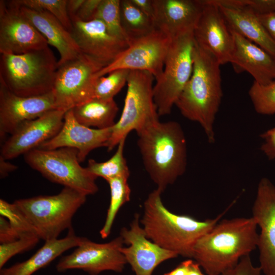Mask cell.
<instances>
[{"instance_id": "cell-1", "label": "cell", "mask_w": 275, "mask_h": 275, "mask_svg": "<svg viewBox=\"0 0 275 275\" xmlns=\"http://www.w3.org/2000/svg\"><path fill=\"white\" fill-rule=\"evenodd\" d=\"M257 227L252 216L219 221L196 241L191 258L208 275H220L257 248Z\"/></svg>"}, {"instance_id": "cell-2", "label": "cell", "mask_w": 275, "mask_h": 275, "mask_svg": "<svg viewBox=\"0 0 275 275\" xmlns=\"http://www.w3.org/2000/svg\"><path fill=\"white\" fill-rule=\"evenodd\" d=\"M136 133L145 169L163 193L186 169L187 145L183 129L177 122L158 120Z\"/></svg>"}, {"instance_id": "cell-3", "label": "cell", "mask_w": 275, "mask_h": 275, "mask_svg": "<svg viewBox=\"0 0 275 275\" xmlns=\"http://www.w3.org/2000/svg\"><path fill=\"white\" fill-rule=\"evenodd\" d=\"M193 63L191 76L175 105L185 118L199 123L213 143L214 122L223 97L221 65L195 41Z\"/></svg>"}, {"instance_id": "cell-4", "label": "cell", "mask_w": 275, "mask_h": 275, "mask_svg": "<svg viewBox=\"0 0 275 275\" xmlns=\"http://www.w3.org/2000/svg\"><path fill=\"white\" fill-rule=\"evenodd\" d=\"M162 193L157 188L153 190L144 203V213L140 223L146 236L163 249L191 258L196 241L211 230L225 212L214 218L205 221L176 214L164 205L161 198Z\"/></svg>"}, {"instance_id": "cell-5", "label": "cell", "mask_w": 275, "mask_h": 275, "mask_svg": "<svg viewBox=\"0 0 275 275\" xmlns=\"http://www.w3.org/2000/svg\"><path fill=\"white\" fill-rule=\"evenodd\" d=\"M58 66L49 47L19 54L1 53L0 82L18 96L44 95L52 91Z\"/></svg>"}, {"instance_id": "cell-6", "label": "cell", "mask_w": 275, "mask_h": 275, "mask_svg": "<svg viewBox=\"0 0 275 275\" xmlns=\"http://www.w3.org/2000/svg\"><path fill=\"white\" fill-rule=\"evenodd\" d=\"M87 196L64 187L58 194L20 199L14 203L35 234L45 241L58 238L72 228L73 217L86 201Z\"/></svg>"}, {"instance_id": "cell-7", "label": "cell", "mask_w": 275, "mask_h": 275, "mask_svg": "<svg viewBox=\"0 0 275 275\" xmlns=\"http://www.w3.org/2000/svg\"><path fill=\"white\" fill-rule=\"evenodd\" d=\"M24 155L25 162L50 181L71 188L87 196L98 190L97 178L80 164L74 148L33 149Z\"/></svg>"}, {"instance_id": "cell-8", "label": "cell", "mask_w": 275, "mask_h": 275, "mask_svg": "<svg viewBox=\"0 0 275 275\" xmlns=\"http://www.w3.org/2000/svg\"><path fill=\"white\" fill-rule=\"evenodd\" d=\"M154 76L145 71L132 70L128 75L127 89L122 114L112 127L106 147L108 151L126 139L132 130L136 132L159 120L153 98Z\"/></svg>"}, {"instance_id": "cell-9", "label": "cell", "mask_w": 275, "mask_h": 275, "mask_svg": "<svg viewBox=\"0 0 275 275\" xmlns=\"http://www.w3.org/2000/svg\"><path fill=\"white\" fill-rule=\"evenodd\" d=\"M194 32L172 39L163 72L153 86L154 101L159 116L171 113L193 70Z\"/></svg>"}, {"instance_id": "cell-10", "label": "cell", "mask_w": 275, "mask_h": 275, "mask_svg": "<svg viewBox=\"0 0 275 275\" xmlns=\"http://www.w3.org/2000/svg\"><path fill=\"white\" fill-rule=\"evenodd\" d=\"M104 67L81 52L58 64L52 90L57 108L67 111L91 99L94 76Z\"/></svg>"}, {"instance_id": "cell-11", "label": "cell", "mask_w": 275, "mask_h": 275, "mask_svg": "<svg viewBox=\"0 0 275 275\" xmlns=\"http://www.w3.org/2000/svg\"><path fill=\"white\" fill-rule=\"evenodd\" d=\"M172 39L156 29L149 34L131 42L112 63L102 68L94 79L118 69L145 71L155 80L161 76Z\"/></svg>"}, {"instance_id": "cell-12", "label": "cell", "mask_w": 275, "mask_h": 275, "mask_svg": "<svg viewBox=\"0 0 275 275\" xmlns=\"http://www.w3.org/2000/svg\"><path fill=\"white\" fill-rule=\"evenodd\" d=\"M123 244L120 235L103 243L85 237L71 254L61 258L56 269L59 272L81 269L90 275H98L104 271L122 272L127 263L120 251Z\"/></svg>"}, {"instance_id": "cell-13", "label": "cell", "mask_w": 275, "mask_h": 275, "mask_svg": "<svg viewBox=\"0 0 275 275\" xmlns=\"http://www.w3.org/2000/svg\"><path fill=\"white\" fill-rule=\"evenodd\" d=\"M48 47L15 0L0 1V53L19 54Z\"/></svg>"}, {"instance_id": "cell-14", "label": "cell", "mask_w": 275, "mask_h": 275, "mask_svg": "<svg viewBox=\"0 0 275 275\" xmlns=\"http://www.w3.org/2000/svg\"><path fill=\"white\" fill-rule=\"evenodd\" d=\"M252 214L260 228L259 266L265 275H275V186L266 178L259 182Z\"/></svg>"}, {"instance_id": "cell-15", "label": "cell", "mask_w": 275, "mask_h": 275, "mask_svg": "<svg viewBox=\"0 0 275 275\" xmlns=\"http://www.w3.org/2000/svg\"><path fill=\"white\" fill-rule=\"evenodd\" d=\"M66 112L54 109L22 124L3 143L1 157L6 160L15 158L52 139L62 128Z\"/></svg>"}, {"instance_id": "cell-16", "label": "cell", "mask_w": 275, "mask_h": 275, "mask_svg": "<svg viewBox=\"0 0 275 275\" xmlns=\"http://www.w3.org/2000/svg\"><path fill=\"white\" fill-rule=\"evenodd\" d=\"M57 109L53 91L44 95L23 97L11 92L0 82V138L11 134L24 123Z\"/></svg>"}, {"instance_id": "cell-17", "label": "cell", "mask_w": 275, "mask_h": 275, "mask_svg": "<svg viewBox=\"0 0 275 275\" xmlns=\"http://www.w3.org/2000/svg\"><path fill=\"white\" fill-rule=\"evenodd\" d=\"M140 223V214L135 213L130 228L123 227L121 229L120 235L128 246L122 247L120 251L135 275H152L154 270L161 263L179 255L147 238Z\"/></svg>"}, {"instance_id": "cell-18", "label": "cell", "mask_w": 275, "mask_h": 275, "mask_svg": "<svg viewBox=\"0 0 275 275\" xmlns=\"http://www.w3.org/2000/svg\"><path fill=\"white\" fill-rule=\"evenodd\" d=\"M203 9L194 31L196 43L211 53L221 65L230 63L234 49L233 34L213 0H204Z\"/></svg>"}, {"instance_id": "cell-19", "label": "cell", "mask_w": 275, "mask_h": 275, "mask_svg": "<svg viewBox=\"0 0 275 275\" xmlns=\"http://www.w3.org/2000/svg\"><path fill=\"white\" fill-rule=\"evenodd\" d=\"M71 22L70 33L80 52L104 66L115 61L129 45L112 35L99 19L84 22L73 19Z\"/></svg>"}, {"instance_id": "cell-20", "label": "cell", "mask_w": 275, "mask_h": 275, "mask_svg": "<svg viewBox=\"0 0 275 275\" xmlns=\"http://www.w3.org/2000/svg\"><path fill=\"white\" fill-rule=\"evenodd\" d=\"M112 127L100 129L83 125L75 118L72 108L66 112L63 125L59 132L38 148L44 150L74 148L78 151V158L81 162L94 149L106 147L112 134Z\"/></svg>"}, {"instance_id": "cell-21", "label": "cell", "mask_w": 275, "mask_h": 275, "mask_svg": "<svg viewBox=\"0 0 275 275\" xmlns=\"http://www.w3.org/2000/svg\"><path fill=\"white\" fill-rule=\"evenodd\" d=\"M156 29L171 39L194 32L204 0H153Z\"/></svg>"}, {"instance_id": "cell-22", "label": "cell", "mask_w": 275, "mask_h": 275, "mask_svg": "<svg viewBox=\"0 0 275 275\" xmlns=\"http://www.w3.org/2000/svg\"><path fill=\"white\" fill-rule=\"evenodd\" d=\"M231 31L234 49L230 63L235 71L246 72L253 76L254 81L262 85L274 81L275 59L256 44Z\"/></svg>"}, {"instance_id": "cell-23", "label": "cell", "mask_w": 275, "mask_h": 275, "mask_svg": "<svg viewBox=\"0 0 275 275\" xmlns=\"http://www.w3.org/2000/svg\"><path fill=\"white\" fill-rule=\"evenodd\" d=\"M218 5L230 30L256 44L275 59V40L250 9L213 0Z\"/></svg>"}, {"instance_id": "cell-24", "label": "cell", "mask_w": 275, "mask_h": 275, "mask_svg": "<svg viewBox=\"0 0 275 275\" xmlns=\"http://www.w3.org/2000/svg\"><path fill=\"white\" fill-rule=\"evenodd\" d=\"M20 9L25 16L45 37L48 45L57 49L60 55L58 64L72 60L81 53L71 33L53 15L46 11L21 6Z\"/></svg>"}, {"instance_id": "cell-25", "label": "cell", "mask_w": 275, "mask_h": 275, "mask_svg": "<svg viewBox=\"0 0 275 275\" xmlns=\"http://www.w3.org/2000/svg\"><path fill=\"white\" fill-rule=\"evenodd\" d=\"M84 238L76 235L71 228L65 237L45 241L44 245L28 260L8 268H2L0 275H32L65 251L79 245Z\"/></svg>"}, {"instance_id": "cell-26", "label": "cell", "mask_w": 275, "mask_h": 275, "mask_svg": "<svg viewBox=\"0 0 275 275\" xmlns=\"http://www.w3.org/2000/svg\"><path fill=\"white\" fill-rule=\"evenodd\" d=\"M118 110L114 98H92L72 108L74 117L79 123L100 129L114 126Z\"/></svg>"}, {"instance_id": "cell-27", "label": "cell", "mask_w": 275, "mask_h": 275, "mask_svg": "<svg viewBox=\"0 0 275 275\" xmlns=\"http://www.w3.org/2000/svg\"><path fill=\"white\" fill-rule=\"evenodd\" d=\"M120 16L129 44L156 29L153 20L143 13L131 0L120 1Z\"/></svg>"}, {"instance_id": "cell-28", "label": "cell", "mask_w": 275, "mask_h": 275, "mask_svg": "<svg viewBox=\"0 0 275 275\" xmlns=\"http://www.w3.org/2000/svg\"><path fill=\"white\" fill-rule=\"evenodd\" d=\"M129 177L120 176L107 180L111 193L109 205L103 226L99 231L102 238H106L111 229L117 213L126 203L130 199L131 189L128 183Z\"/></svg>"}, {"instance_id": "cell-29", "label": "cell", "mask_w": 275, "mask_h": 275, "mask_svg": "<svg viewBox=\"0 0 275 275\" xmlns=\"http://www.w3.org/2000/svg\"><path fill=\"white\" fill-rule=\"evenodd\" d=\"M125 141L123 139L120 142L115 153L109 159L98 162L90 159L86 168L96 177H101L106 181L120 176L129 177V169L124 156Z\"/></svg>"}, {"instance_id": "cell-30", "label": "cell", "mask_w": 275, "mask_h": 275, "mask_svg": "<svg viewBox=\"0 0 275 275\" xmlns=\"http://www.w3.org/2000/svg\"><path fill=\"white\" fill-rule=\"evenodd\" d=\"M130 70L118 69L108 74L94 79L91 96L92 98L109 99L118 94L127 84Z\"/></svg>"}, {"instance_id": "cell-31", "label": "cell", "mask_w": 275, "mask_h": 275, "mask_svg": "<svg viewBox=\"0 0 275 275\" xmlns=\"http://www.w3.org/2000/svg\"><path fill=\"white\" fill-rule=\"evenodd\" d=\"M94 19L101 20L112 35L129 44L121 24L120 0H101Z\"/></svg>"}, {"instance_id": "cell-32", "label": "cell", "mask_w": 275, "mask_h": 275, "mask_svg": "<svg viewBox=\"0 0 275 275\" xmlns=\"http://www.w3.org/2000/svg\"><path fill=\"white\" fill-rule=\"evenodd\" d=\"M249 95L257 113L267 115L275 114V80L265 85L254 81Z\"/></svg>"}, {"instance_id": "cell-33", "label": "cell", "mask_w": 275, "mask_h": 275, "mask_svg": "<svg viewBox=\"0 0 275 275\" xmlns=\"http://www.w3.org/2000/svg\"><path fill=\"white\" fill-rule=\"evenodd\" d=\"M20 6L46 11L53 15L71 32L72 24L67 10V0H15Z\"/></svg>"}, {"instance_id": "cell-34", "label": "cell", "mask_w": 275, "mask_h": 275, "mask_svg": "<svg viewBox=\"0 0 275 275\" xmlns=\"http://www.w3.org/2000/svg\"><path fill=\"white\" fill-rule=\"evenodd\" d=\"M0 214V216L8 221L20 238L31 234H36L25 216L14 202L10 203L1 199Z\"/></svg>"}, {"instance_id": "cell-35", "label": "cell", "mask_w": 275, "mask_h": 275, "mask_svg": "<svg viewBox=\"0 0 275 275\" xmlns=\"http://www.w3.org/2000/svg\"><path fill=\"white\" fill-rule=\"evenodd\" d=\"M39 240L40 238L36 234H31L10 242L1 243L0 268L2 269L12 257L34 248Z\"/></svg>"}, {"instance_id": "cell-36", "label": "cell", "mask_w": 275, "mask_h": 275, "mask_svg": "<svg viewBox=\"0 0 275 275\" xmlns=\"http://www.w3.org/2000/svg\"><path fill=\"white\" fill-rule=\"evenodd\" d=\"M228 4L247 8L258 15L275 11V0H224Z\"/></svg>"}, {"instance_id": "cell-37", "label": "cell", "mask_w": 275, "mask_h": 275, "mask_svg": "<svg viewBox=\"0 0 275 275\" xmlns=\"http://www.w3.org/2000/svg\"><path fill=\"white\" fill-rule=\"evenodd\" d=\"M261 273L260 266H254L248 255L242 257L236 265L220 275H261Z\"/></svg>"}, {"instance_id": "cell-38", "label": "cell", "mask_w": 275, "mask_h": 275, "mask_svg": "<svg viewBox=\"0 0 275 275\" xmlns=\"http://www.w3.org/2000/svg\"><path fill=\"white\" fill-rule=\"evenodd\" d=\"M101 0H85L73 19L87 22L94 19L95 15Z\"/></svg>"}, {"instance_id": "cell-39", "label": "cell", "mask_w": 275, "mask_h": 275, "mask_svg": "<svg viewBox=\"0 0 275 275\" xmlns=\"http://www.w3.org/2000/svg\"><path fill=\"white\" fill-rule=\"evenodd\" d=\"M264 139L261 150L269 159L275 158V127L267 130L260 135Z\"/></svg>"}, {"instance_id": "cell-40", "label": "cell", "mask_w": 275, "mask_h": 275, "mask_svg": "<svg viewBox=\"0 0 275 275\" xmlns=\"http://www.w3.org/2000/svg\"><path fill=\"white\" fill-rule=\"evenodd\" d=\"M20 236L10 224L8 221L0 216V242L5 243L15 241Z\"/></svg>"}, {"instance_id": "cell-41", "label": "cell", "mask_w": 275, "mask_h": 275, "mask_svg": "<svg viewBox=\"0 0 275 275\" xmlns=\"http://www.w3.org/2000/svg\"><path fill=\"white\" fill-rule=\"evenodd\" d=\"M258 16L268 33L275 40V11L269 14Z\"/></svg>"}, {"instance_id": "cell-42", "label": "cell", "mask_w": 275, "mask_h": 275, "mask_svg": "<svg viewBox=\"0 0 275 275\" xmlns=\"http://www.w3.org/2000/svg\"><path fill=\"white\" fill-rule=\"evenodd\" d=\"M143 13L154 21V10L153 0H131Z\"/></svg>"}, {"instance_id": "cell-43", "label": "cell", "mask_w": 275, "mask_h": 275, "mask_svg": "<svg viewBox=\"0 0 275 275\" xmlns=\"http://www.w3.org/2000/svg\"><path fill=\"white\" fill-rule=\"evenodd\" d=\"M193 261L191 259L185 260L173 270L165 273L163 275H186Z\"/></svg>"}, {"instance_id": "cell-44", "label": "cell", "mask_w": 275, "mask_h": 275, "mask_svg": "<svg viewBox=\"0 0 275 275\" xmlns=\"http://www.w3.org/2000/svg\"><path fill=\"white\" fill-rule=\"evenodd\" d=\"M85 0H67V10L70 19L74 18Z\"/></svg>"}, {"instance_id": "cell-45", "label": "cell", "mask_w": 275, "mask_h": 275, "mask_svg": "<svg viewBox=\"0 0 275 275\" xmlns=\"http://www.w3.org/2000/svg\"><path fill=\"white\" fill-rule=\"evenodd\" d=\"M7 160L0 156L1 178L7 177L10 173L15 171L17 168L15 165L7 161Z\"/></svg>"}, {"instance_id": "cell-46", "label": "cell", "mask_w": 275, "mask_h": 275, "mask_svg": "<svg viewBox=\"0 0 275 275\" xmlns=\"http://www.w3.org/2000/svg\"><path fill=\"white\" fill-rule=\"evenodd\" d=\"M186 275H204V274L202 272L199 264L193 261Z\"/></svg>"}]
</instances>
